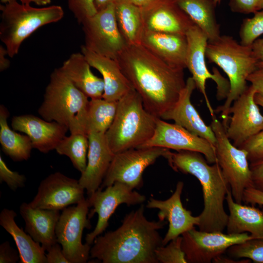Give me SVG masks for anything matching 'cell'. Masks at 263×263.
Returning <instances> with one entry per match:
<instances>
[{
    "instance_id": "cell-1",
    "label": "cell",
    "mask_w": 263,
    "mask_h": 263,
    "mask_svg": "<svg viewBox=\"0 0 263 263\" xmlns=\"http://www.w3.org/2000/svg\"><path fill=\"white\" fill-rule=\"evenodd\" d=\"M145 109L161 118L186 85L184 70L170 66L141 44L127 45L117 59Z\"/></svg>"
},
{
    "instance_id": "cell-2",
    "label": "cell",
    "mask_w": 263,
    "mask_h": 263,
    "mask_svg": "<svg viewBox=\"0 0 263 263\" xmlns=\"http://www.w3.org/2000/svg\"><path fill=\"white\" fill-rule=\"evenodd\" d=\"M165 225L148 220L142 205L127 214L116 229L95 239L90 257L103 263H158L155 251L163 240L158 230Z\"/></svg>"
},
{
    "instance_id": "cell-3",
    "label": "cell",
    "mask_w": 263,
    "mask_h": 263,
    "mask_svg": "<svg viewBox=\"0 0 263 263\" xmlns=\"http://www.w3.org/2000/svg\"><path fill=\"white\" fill-rule=\"evenodd\" d=\"M164 158L174 171L191 174L200 183L204 208L198 216L199 229L223 232L228 218L224 203L230 186L218 163L210 165L202 154L188 150H169Z\"/></svg>"
},
{
    "instance_id": "cell-4",
    "label": "cell",
    "mask_w": 263,
    "mask_h": 263,
    "mask_svg": "<svg viewBox=\"0 0 263 263\" xmlns=\"http://www.w3.org/2000/svg\"><path fill=\"white\" fill-rule=\"evenodd\" d=\"M206 57L226 74L230 83V91L223 105L214 112L221 113L222 122L226 129L229 119L228 112L233 102L247 89L248 76L257 69L258 60L251 46L238 42L232 37L223 35L213 42H208Z\"/></svg>"
},
{
    "instance_id": "cell-5",
    "label": "cell",
    "mask_w": 263,
    "mask_h": 263,
    "mask_svg": "<svg viewBox=\"0 0 263 263\" xmlns=\"http://www.w3.org/2000/svg\"><path fill=\"white\" fill-rule=\"evenodd\" d=\"M88 98L74 85L60 67L56 68L50 75L38 113L45 120L65 126L71 133L87 135Z\"/></svg>"
},
{
    "instance_id": "cell-6",
    "label": "cell",
    "mask_w": 263,
    "mask_h": 263,
    "mask_svg": "<svg viewBox=\"0 0 263 263\" xmlns=\"http://www.w3.org/2000/svg\"><path fill=\"white\" fill-rule=\"evenodd\" d=\"M132 88L118 101L114 119L105 135L114 153L138 148L153 135L157 119Z\"/></svg>"
},
{
    "instance_id": "cell-7",
    "label": "cell",
    "mask_w": 263,
    "mask_h": 263,
    "mask_svg": "<svg viewBox=\"0 0 263 263\" xmlns=\"http://www.w3.org/2000/svg\"><path fill=\"white\" fill-rule=\"evenodd\" d=\"M0 39L8 56L13 57L26 38L41 26L62 19L64 11L59 5L41 8L19 3L17 1L0 5Z\"/></svg>"
},
{
    "instance_id": "cell-8",
    "label": "cell",
    "mask_w": 263,
    "mask_h": 263,
    "mask_svg": "<svg viewBox=\"0 0 263 263\" xmlns=\"http://www.w3.org/2000/svg\"><path fill=\"white\" fill-rule=\"evenodd\" d=\"M210 126L217 140V162L229 183L234 200L242 204L244 190L254 188L247 152L233 145L227 136L226 129L215 115L212 117Z\"/></svg>"
},
{
    "instance_id": "cell-9",
    "label": "cell",
    "mask_w": 263,
    "mask_h": 263,
    "mask_svg": "<svg viewBox=\"0 0 263 263\" xmlns=\"http://www.w3.org/2000/svg\"><path fill=\"white\" fill-rule=\"evenodd\" d=\"M89 208L87 199L69 206L62 210L56 224L57 242L70 263H85L90 256L91 245L82 242L84 229L91 227Z\"/></svg>"
},
{
    "instance_id": "cell-10",
    "label": "cell",
    "mask_w": 263,
    "mask_h": 263,
    "mask_svg": "<svg viewBox=\"0 0 263 263\" xmlns=\"http://www.w3.org/2000/svg\"><path fill=\"white\" fill-rule=\"evenodd\" d=\"M188 41L186 56V68L192 75L196 88L203 95L207 108L211 116L215 115L206 91L207 79H211L216 84V97L218 100L226 98L229 91L230 83L219 73L216 68H213V73L208 70L206 62V50L208 42L205 33L195 24L188 30L186 34Z\"/></svg>"
},
{
    "instance_id": "cell-11",
    "label": "cell",
    "mask_w": 263,
    "mask_h": 263,
    "mask_svg": "<svg viewBox=\"0 0 263 263\" xmlns=\"http://www.w3.org/2000/svg\"><path fill=\"white\" fill-rule=\"evenodd\" d=\"M169 150L161 147L134 148L114 154L100 188L103 189L118 182L133 189L141 188L145 169Z\"/></svg>"
},
{
    "instance_id": "cell-12",
    "label": "cell",
    "mask_w": 263,
    "mask_h": 263,
    "mask_svg": "<svg viewBox=\"0 0 263 263\" xmlns=\"http://www.w3.org/2000/svg\"><path fill=\"white\" fill-rule=\"evenodd\" d=\"M81 24L84 46L97 54L116 60L127 45L117 26L114 3L97 11Z\"/></svg>"
},
{
    "instance_id": "cell-13",
    "label": "cell",
    "mask_w": 263,
    "mask_h": 263,
    "mask_svg": "<svg viewBox=\"0 0 263 263\" xmlns=\"http://www.w3.org/2000/svg\"><path fill=\"white\" fill-rule=\"evenodd\" d=\"M146 199L145 195L120 182H115L104 190L99 188L87 199L89 207L92 208L88 218L90 219L97 213L98 220L94 229L86 235V243L91 245L95 239L106 230L111 216L120 205L125 204L130 206L140 204Z\"/></svg>"
},
{
    "instance_id": "cell-14",
    "label": "cell",
    "mask_w": 263,
    "mask_h": 263,
    "mask_svg": "<svg viewBox=\"0 0 263 263\" xmlns=\"http://www.w3.org/2000/svg\"><path fill=\"white\" fill-rule=\"evenodd\" d=\"M182 248L187 263H210L230 246L253 238L247 232L241 234L207 232L193 228L182 235Z\"/></svg>"
},
{
    "instance_id": "cell-15",
    "label": "cell",
    "mask_w": 263,
    "mask_h": 263,
    "mask_svg": "<svg viewBox=\"0 0 263 263\" xmlns=\"http://www.w3.org/2000/svg\"><path fill=\"white\" fill-rule=\"evenodd\" d=\"M151 147L196 151L202 154L209 164L217 162L215 148L209 141L175 123L159 118L153 135L138 148Z\"/></svg>"
},
{
    "instance_id": "cell-16",
    "label": "cell",
    "mask_w": 263,
    "mask_h": 263,
    "mask_svg": "<svg viewBox=\"0 0 263 263\" xmlns=\"http://www.w3.org/2000/svg\"><path fill=\"white\" fill-rule=\"evenodd\" d=\"M257 94L250 85L231 105L226 133L235 147L239 148L249 138L263 130V115L255 101Z\"/></svg>"
},
{
    "instance_id": "cell-17",
    "label": "cell",
    "mask_w": 263,
    "mask_h": 263,
    "mask_svg": "<svg viewBox=\"0 0 263 263\" xmlns=\"http://www.w3.org/2000/svg\"><path fill=\"white\" fill-rule=\"evenodd\" d=\"M84 190L78 180L56 172L41 181L29 204L34 207L59 211L84 200Z\"/></svg>"
},
{
    "instance_id": "cell-18",
    "label": "cell",
    "mask_w": 263,
    "mask_h": 263,
    "mask_svg": "<svg viewBox=\"0 0 263 263\" xmlns=\"http://www.w3.org/2000/svg\"><path fill=\"white\" fill-rule=\"evenodd\" d=\"M183 188L184 183L179 181L174 193L168 199L160 200L150 197L148 201L146 207L159 209V220H167L169 223L168 230L163 238L162 245L199 224V216H193L182 204L181 196Z\"/></svg>"
},
{
    "instance_id": "cell-19",
    "label": "cell",
    "mask_w": 263,
    "mask_h": 263,
    "mask_svg": "<svg viewBox=\"0 0 263 263\" xmlns=\"http://www.w3.org/2000/svg\"><path fill=\"white\" fill-rule=\"evenodd\" d=\"M141 8L145 29L186 35L194 24L175 0H156Z\"/></svg>"
},
{
    "instance_id": "cell-20",
    "label": "cell",
    "mask_w": 263,
    "mask_h": 263,
    "mask_svg": "<svg viewBox=\"0 0 263 263\" xmlns=\"http://www.w3.org/2000/svg\"><path fill=\"white\" fill-rule=\"evenodd\" d=\"M11 126L14 130L28 135L33 149L44 153L55 150L69 131L63 125L55 121H48L32 114L14 116Z\"/></svg>"
},
{
    "instance_id": "cell-21",
    "label": "cell",
    "mask_w": 263,
    "mask_h": 263,
    "mask_svg": "<svg viewBox=\"0 0 263 263\" xmlns=\"http://www.w3.org/2000/svg\"><path fill=\"white\" fill-rule=\"evenodd\" d=\"M196 88L193 78L188 77L177 101L161 119L174 121L190 132L207 140L215 148L217 140L214 132L210 125L204 122L191 101V95Z\"/></svg>"
},
{
    "instance_id": "cell-22",
    "label": "cell",
    "mask_w": 263,
    "mask_h": 263,
    "mask_svg": "<svg viewBox=\"0 0 263 263\" xmlns=\"http://www.w3.org/2000/svg\"><path fill=\"white\" fill-rule=\"evenodd\" d=\"M88 137L87 166L78 181L89 196L101 186L114 154L107 144L105 133L91 132Z\"/></svg>"
},
{
    "instance_id": "cell-23",
    "label": "cell",
    "mask_w": 263,
    "mask_h": 263,
    "mask_svg": "<svg viewBox=\"0 0 263 263\" xmlns=\"http://www.w3.org/2000/svg\"><path fill=\"white\" fill-rule=\"evenodd\" d=\"M140 44L170 66L186 68L188 41L186 35L144 29Z\"/></svg>"
},
{
    "instance_id": "cell-24",
    "label": "cell",
    "mask_w": 263,
    "mask_h": 263,
    "mask_svg": "<svg viewBox=\"0 0 263 263\" xmlns=\"http://www.w3.org/2000/svg\"><path fill=\"white\" fill-rule=\"evenodd\" d=\"M81 51L90 66L102 76L104 83L103 98L118 101L133 88L117 60L97 54L84 45L81 46Z\"/></svg>"
},
{
    "instance_id": "cell-25",
    "label": "cell",
    "mask_w": 263,
    "mask_h": 263,
    "mask_svg": "<svg viewBox=\"0 0 263 263\" xmlns=\"http://www.w3.org/2000/svg\"><path fill=\"white\" fill-rule=\"evenodd\" d=\"M20 214L25 222V230L46 251L57 243L56 227L60 214L59 210L34 207L23 202Z\"/></svg>"
},
{
    "instance_id": "cell-26",
    "label": "cell",
    "mask_w": 263,
    "mask_h": 263,
    "mask_svg": "<svg viewBox=\"0 0 263 263\" xmlns=\"http://www.w3.org/2000/svg\"><path fill=\"white\" fill-rule=\"evenodd\" d=\"M229 214L227 233L249 232L253 238H263V210L236 203L230 188L225 197Z\"/></svg>"
},
{
    "instance_id": "cell-27",
    "label": "cell",
    "mask_w": 263,
    "mask_h": 263,
    "mask_svg": "<svg viewBox=\"0 0 263 263\" xmlns=\"http://www.w3.org/2000/svg\"><path fill=\"white\" fill-rule=\"evenodd\" d=\"M91 67L81 52L72 54L60 68L74 85L89 98H102L103 80L93 73Z\"/></svg>"
},
{
    "instance_id": "cell-28",
    "label": "cell",
    "mask_w": 263,
    "mask_h": 263,
    "mask_svg": "<svg viewBox=\"0 0 263 263\" xmlns=\"http://www.w3.org/2000/svg\"><path fill=\"white\" fill-rule=\"evenodd\" d=\"M16 212L3 208L0 213V225L13 238L19 254L20 263H47L42 245L20 228L15 222Z\"/></svg>"
},
{
    "instance_id": "cell-29",
    "label": "cell",
    "mask_w": 263,
    "mask_h": 263,
    "mask_svg": "<svg viewBox=\"0 0 263 263\" xmlns=\"http://www.w3.org/2000/svg\"><path fill=\"white\" fill-rule=\"evenodd\" d=\"M194 24L207 35L208 42H213L221 36L220 25L216 17L213 0H175Z\"/></svg>"
},
{
    "instance_id": "cell-30",
    "label": "cell",
    "mask_w": 263,
    "mask_h": 263,
    "mask_svg": "<svg viewBox=\"0 0 263 263\" xmlns=\"http://www.w3.org/2000/svg\"><path fill=\"white\" fill-rule=\"evenodd\" d=\"M114 3L117 26L125 42L140 44L145 29L141 8L129 0H115Z\"/></svg>"
},
{
    "instance_id": "cell-31",
    "label": "cell",
    "mask_w": 263,
    "mask_h": 263,
    "mask_svg": "<svg viewBox=\"0 0 263 263\" xmlns=\"http://www.w3.org/2000/svg\"><path fill=\"white\" fill-rule=\"evenodd\" d=\"M9 113L3 105L0 106V143L3 152L14 161L27 160L33 149L31 141L26 134H21L9 126Z\"/></svg>"
},
{
    "instance_id": "cell-32",
    "label": "cell",
    "mask_w": 263,
    "mask_h": 263,
    "mask_svg": "<svg viewBox=\"0 0 263 263\" xmlns=\"http://www.w3.org/2000/svg\"><path fill=\"white\" fill-rule=\"evenodd\" d=\"M117 105L118 101L103 98L91 99L87 113V135L91 132L105 133L114 119Z\"/></svg>"
},
{
    "instance_id": "cell-33",
    "label": "cell",
    "mask_w": 263,
    "mask_h": 263,
    "mask_svg": "<svg viewBox=\"0 0 263 263\" xmlns=\"http://www.w3.org/2000/svg\"><path fill=\"white\" fill-rule=\"evenodd\" d=\"M88 148V135L74 133L69 136H65L55 150L59 154L67 156L74 168L81 173L86 168Z\"/></svg>"
},
{
    "instance_id": "cell-34",
    "label": "cell",
    "mask_w": 263,
    "mask_h": 263,
    "mask_svg": "<svg viewBox=\"0 0 263 263\" xmlns=\"http://www.w3.org/2000/svg\"><path fill=\"white\" fill-rule=\"evenodd\" d=\"M226 252L231 258L249 259L255 263H263V238H252L235 244Z\"/></svg>"
},
{
    "instance_id": "cell-35",
    "label": "cell",
    "mask_w": 263,
    "mask_h": 263,
    "mask_svg": "<svg viewBox=\"0 0 263 263\" xmlns=\"http://www.w3.org/2000/svg\"><path fill=\"white\" fill-rule=\"evenodd\" d=\"M251 18L244 19L239 32L240 43L251 46L257 38L263 34V10L254 13Z\"/></svg>"
},
{
    "instance_id": "cell-36",
    "label": "cell",
    "mask_w": 263,
    "mask_h": 263,
    "mask_svg": "<svg viewBox=\"0 0 263 263\" xmlns=\"http://www.w3.org/2000/svg\"><path fill=\"white\" fill-rule=\"evenodd\" d=\"M182 236L171 240L165 245L158 247L155 254L158 263H187L182 248Z\"/></svg>"
},
{
    "instance_id": "cell-37",
    "label": "cell",
    "mask_w": 263,
    "mask_h": 263,
    "mask_svg": "<svg viewBox=\"0 0 263 263\" xmlns=\"http://www.w3.org/2000/svg\"><path fill=\"white\" fill-rule=\"evenodd\" d=\"M67 3L69 10L79 24L97 12L94 0H67Z\"/></svg>"
},
{
    "instance_id": "cell-38",
    "label": "cell",
    "mask_w": 263,
    "mask_h": 263,
    "mask_svg": "<svg viewBox=\"0 0 263 263\" xmlns=\"http://www.w3.org/2000/svg\"><path fill=\"white\" fill-rule=\"evenodd\" d=\"M239 148L247 152L249 164L263 160V130L249 138Z\"/></svg>"
},
{
    "instance_id": "cell-39",
    "label": "cell",
    "mask_w": 263,
    "mask_h": 263,
    "mask_svg": "<svg viewBox=\"0 0 263 263\" xmlns=\"http://www.w3.org/2000/svg\"><path fill=\"white\" fill-rule=\"evenodd\" d=\"M26 178L23 174L11 170L0 156V182H4L13 191L25 186Z\"/></svg>"
},
{
    "instance_id": "cell-40",
    "label": "cell",
    "mask_w": 263,
    "mask_h": 263,
    "mask_svg": "<svg viewBox=\"0 0 263 263\" xmlns=\"http://www.w3.org/2000/svg\"><path fill=\"white\" fill-rule=\"evenodd\" d=\"M228 5L231 11L244 14L263 10V0H229Z\"/></svg>"
},
{
    "instance_id": "cell-41",
    "label": "cell",
    "mask_w": 263,
    "mask_h": 263,
    "mask_svg": "<svg viewBox=\"0 0 263 263\" xmlns=\"http://www.w3.org/2000/svg\"><path fill=\"white\" fill-rule=\"evenodd\" d=\"M20 260L19 251L14 249L8 241L0 245V263H16Z\"/></svg>"
},
{
    "instance_id": "cell-42",
    "label": "cell",
    "mask_w": 263,
    "mask_h": 263,
    "mask_svg": "<svg viewBox=\"0 0 263 263\" xmlns=\"http://www.w3.org/2000/svg\"><path fill=\"white\" fill-rule=\"evenodd\" d=\"M47 263H70L64 255L61 245L56 243L46 251Z\"/></svg>"
},
{
    "instance_id": "cell-43",
    "label": "cell",
    "mask_w": 263,
    "mask_h": 263,
    "mask_svg": "<svg viewBox=\"0 0 263 263\" xmlns=\"http://www.w3.org/2000/svg\"><path fill=\"white\" fill-rule=\"evenodd\" d=\"M254 188L263 191V160L250 164Z\"/></svg>"
},
{
    "instance_id": "cell-44",
    "label": "cell",
    "mask_w": 263,
    "mask_h": 263,
    "mask_svg": "<svg viewBox=\"0 0 263 263\" xmlns=\"http://www.w3.org/2000/svg\"><path fill=\"white\" fill-rule=\"evenodd\" d=\"M243 202L252 205L263 206V191L253 187L245 189L244 192Z\"/></svg>"
},
{
    "instance_id": "cell-45",
    "label": "cell",
    "mask_w": 263,
    "mask_h": 263,
    "mask_svg": "<svg viewBox=\"0 0 263 263\" xmlns=\"http://www.w3.org/2000/svg\"><path fill=\"white\" fill-rule=\"evenodd\" d=\"M247 81L250 82L257 94L263 97V70L256 69L248 76Z\"/></svg>"
},
{
    "instance_id": "cell-46",
    "label": "cell",
    "mask_w": 263,
    "mask_h": 263,
    "mask_svg": "<svg viewBox=\"0 0 263 263\" xmlns=\"http://www.w3.org/2000/svg\"><path fill=\"white\" fill-rule=\"evenodd\" d=\"M253 54L258 61H263V38L256 40L252 45Z\"/></svg>"
},
{
    "instance_id": "cell-47",
    "label": "cell",
    "mask_w": 263,
    "mask_h": 263,
    "mask_svg": "<svg viewBox=\"0 0 263 263\" xmlns=\"http://www.w3.org/2000/svg\"><path fill=\"white\" fill-rule=\"evenodd\" d=\"M8 56L6 48L2 45L0 46V71L2 72L9 68L10 65L9 60L6 57Z\"/></svg>"
},
{
    "instance_id": "cell-48",
    "label": "cell",
    "mask_w": 263,
    "mask_h": 263,
    "mask_svg": "<svg viewBox=\"0 0 263 263\" xmlns=\"http://www.w3.org/2000/svg\"><path fill=\"white\" fill-rule=\"evenodd\" d=\"M249 261L247 259L240 261L239 262L234 260L229 257H225L223 254L215 258L212 261L215 263H249Z\"/></svg>"
},
{
    "instance_id": "cell-49",
    "label": "cell",
    "mask_w": 263,
    "mask_h": 263,
    "mask_svg": "<svg viewBox=\"0 0 263 263\" xmlns=\"http://www.w3.org/2000/svg\"><path fill=\"white\" fill-rule=\"evenodd\" d=\"M115 0H94V4L97 11L101 10L111 3H114Z\"/></svg>"
},
{
    "instance_id": "cell-50",
    "label": "cell",
    "mask_w": 263,
    "mask_h": 263,
    "mask_svg": "<svg viewBox=\"0 0 263 263\" xmlns=\"http://www.w3.org/2000/svg\"><path fill=\"white\" fill-rule=\"evenodd\" d=\"M21 3L26 5H30L31 3L33 2L39 6H44L50 4L51 0H19Z\"/></svg>"
},
{
    "instance_id": "cell-51",
    "label": "cell",
    "mask_w": 263,
    "mask_h": 263,
    "mask_svg": "<svg viewBox=\"0 0 263 263\" xmlns=\"http://www.w3.org/2000/svg\"><path fill=\"white\" fill-rule=\"evenodd\" d=\"M134 5L143 8L146 7L150 4L152 3L156 0H129Z\"/></svg>"
},
{
    "instance_id": "cell-52",
    "label": "cell",
    "mask_w": 263,
    "mask_h": 263,
    "mask_svg": "<svg viewBox=\"0 0 263 263\" xmlns=\"http://www.w3.org/2000/svg\"><path fill=\"white\" fill-rule=\"evenodd\" d=\"M255 101L257 105L261 106L263 108V97L256 94L255 96Z\"/></svg>"
},
{
    "instance_id": "cell-53",
    "label": "cell",
    "mask_w": 263,
    "mask_h": 263,
    "mask_svg": "<svg viewBox=\"0 0 263 263\" xmlns=\"http://www.w3.org/2000/svg\"><path fill=\"white\" fill-rule=\"evenodd\" d=\"M257 66V69L263 70V61H258Z\"/></svg>"
},
{
    "instance_id": "cell-54",
    "label": "cell",
    "mask_w": 263,
    "mask_h": 263,
    "mask_svg": "<svg viewBox=\"0 0 263 263\" xmlns=\"http://www.w3.org/2000/svg\"><path fill=\"white\" fill-rule=\"evenodd\" d=\"M1 2L4 4H7L10 2H12L15 1H17V0H0Z\"/></svg>"
},
{
    "instance_id": "cell-55",
    "label": "cell",
    "mask_w": 263,
    "mask_h": 263,
    "mask_svg": "<svg viewBox=\"0 0 263 263\" xmlns=\"http://www.w3.org/2000/svg\"><path fill=\"white\" fill-rule=\"evenodd\" d=\"M215 4L217 6L221 3V0H213Z\"/></svg>"
}]
</instances>
